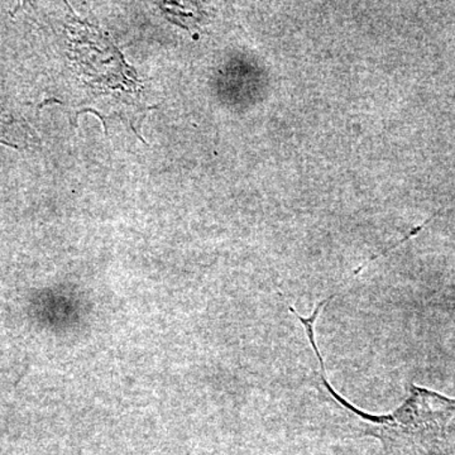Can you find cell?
I'll list each match as a JSON object with an SVG mask.
<instances>
[{"mask_svg":"<svg viewBox=\"0 0 455 455\" xmlns=\"http://www.w3.org/2000/svg\"><path fill=\"white\" fill-rule=\"evenodd\" d=\"M317 363V388L333 400L338 409L344 410V414L353 416L363 424L366 427L364 434H372L386 444L442 438L455 416V398L444 396L414 383H409L405 401L390 414H368L338 395L326 379L324 361Z\"/></svg>","mask_w":455,"mask_h":455,"instance_id":"cell-1","label":"cell"}]
</instances>
